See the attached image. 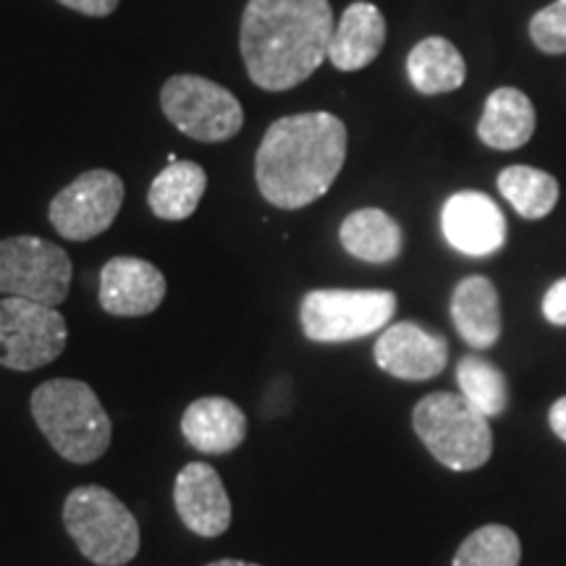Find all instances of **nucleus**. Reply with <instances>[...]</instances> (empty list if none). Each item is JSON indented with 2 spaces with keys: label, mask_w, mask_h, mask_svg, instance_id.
I'll return each mask as SVG.
<instances>
[{
  "label": "nucleus",
  "mask_w": 566,
  "mask_h": 566,
  "mask_svg": "<svg viewBox=\"0 0 566 566\" xmlns=\"http://www.w3.org/2000/svg\"><path fill=\"white\" fill-rule=\"evenodd\" d=\"M334 30L328 0H250L239 30L247 74L268 92L307 82L328 59Z\"/></svg>",
  "instance_id": "nucleus-1"
},
{
  "label": "nucleus",
  "mask_w": 566,
  "mask_h": 566,
  "mask_svg": "<svg viewBox=\"0 0 566 566\" xmlns=\"http://www.w3.org/2000/svg\"><path fill=\"white\" fill-rule=\"evenodd\" d=\"M346 126L334 113H296L271 124L254 155V181L273 208L300 210L334 187L346 160Z\"/></svg>",
  "instance_id": "nucleus-2"
},
{
  "label": "nucleus",
  "mask_w": 566,
  "mask_h": 566,
  "mask_svg": "<svg viewBox=\"0 0 566 566\" xmlns=\"http://www.w3.org/2000/svg\"><path fill=\"white\" fill-rule=\"evenodd\" d=\"M32 417L66 462L90 464L108 451L113 438L111 417L97 394L74 378H55L34 388Z\"/></svg>",
  "instance_id": "nucleus-3"
},
{
  "label": "nucleus",
  "mask_w": 566,
  "mask_h": 566,
  "mask_svg": "<svg viewBox=\"0 0 566 566\" xmlns=\"http://www.w3.org/2000/svg\"><path fill=\"white\" fill-rule=\"evenodd\" d=\"M412 424L424 449L454 472L478 470L493 454L491 422L462 394H428L415 407Z\"/></svg>",
  "instance_id": "nucleus-4"
},
{
  "label": "nucleus",
  "mask_w": 566,
  "mask_h": 566,
  "mask_svg": "<svg viewBox=\"0 0 566 566\" xmlns=\"http://www.w3.org/2000/svg\"><path fill=\"white\" fill-rule=\"evenodd\" d=\"M63 525L82 556L97 566H124L139 554L137 516L108 488H74L63 504Z\"/></svg>",
  "instance_id": "nucleus-5"
},
{
  "label": "nucleus",
  "mask_w": 566,
  "mask_h": 566,
  "mask_svg": "<svg viewBox=\"0 0 566 566\" xmlns=\"http://www.w3.org/2000/svg\"><path fill=\"white\" fill-rule=\"evenodd\" d=\"M396 315V294L386 289H315L304 294L300 323L317 344H342L384 331Z\"/></svg>",
  "instance_id": "nucleus-6"
},
{
  "label": "nucleus",
  "mask_w": 566,
  "mask_h": 566,
  "mask_svg": "<svg viewBox=\"0 0 566 566\" xmlns=\"http://www.w3.org/2000/svg\"><path fill=\"white\" fill-rule=\"evenodd\" d=\"M160 108L181 134L208 145L233 139L244 126L237 95L195 74H176L163 84Z\"/></svg>",
  "instance_id": "nucleus-7"
},
{
  "label": "nucleus",
  "mask_w": 566,
  "mask_h": 566,
  "mask_svg": "<svg viewBox=\"0 0 566 566\" xmlns=\"http://www.w3.org/2000/svg\"><path fill=\"white\" fill-rule=\"evenodd\" d=\"M69 342V325L59 307L21 296L0 300V365L30 373L59 359Z\"/></svg>",
  "instance_id": "nucleus-8"
},
{
  "label": "nucleus",
  "mask_w": 566,
  "mask_h": 566,
  "mask_svg": "<svg viewBox=\"0 0 566 566\" xmlns=\"http://www.w3.org/2000/svg\"><path fill=\"white\" fill-rule=\"evenodd\" d=\"M71 258L40 237H11L0 242V294L59 307L71 292Z\"/></svg>",
  "instance_id": "nucleus-9"
},
{
  "label": "nucleus",
  "mask_w": 566,
  "mask_h": 566,
  "mask_svg": "<svg viewBox=\"0 0 566 566\" xmlns=\"http://www.w3.org/2000/svg\"><path fill=\"white\" fill-rule=\"evenodd\" d=\"M124 205V181L118 174L95 168L63 187L51 202L53 229L69 242H90L113 226Z\"/></svg>",
  "instance_id": "nucleus-10"
},
{
  "label": "nucleus",
  "mask_w": 566,
  "mask_h": 566,
  "mask_svg": "<svg viewBox=\"0 0 566 566\" xmlns=\"http://www.w3.org/2000/svg\"><path fill=\"white\" fill-rule=\"evenodd\" d=\"M375 363L401 380H430L446 370L449 342L417 323H394L375 342Z\"/></svg>",
  "instance_id": "nucleus-11"
},
{
  "label": "nucleus",
  "mask_w": 566,
  "mask_h": 566,
  "mask_svg": "<svg viewBox=\"0 0 566 566\" xmlns=\"http://www.w3.org/2000/svg\"><path fill=\"white\" fill-rule=\"evenodd\" d=\"M446 242L470 258H488L506 242V218L483 192H457L441 210Z\"/></svg>",
  "instance_id": "nucleus-12"
},
{
  "label": "nucleus",
  "mask_w": 566,
  "mask_h": 566,
  "mask_svg": "<svg viewBox=\"0 0 566 566\" xmlns=\"http://www.w3.org/2000/svg\"><path fill=\"white\" fill-rule=\"evenodd\" d=\"M166 289V275L147 260L113 258L101 271V307L116 317L153 315Z\"/></svg>",
  "instance_id": "nucleus-13"
},
{
  "label": "nucleus",
  "mask_w": 566,
  "mask_h": 566,
  "mask_svg": "<svg viewBox=\"0 0 566 566\" xmlns=\"http://www.w3.org/2000/svg\"><path fill=\"white\" fill-rule=\"evenodd\" d=\"M174 504L181 522L200 537H218L231 525V501L216 467L192 462L176 475Z\"/></svg>",
  "instance_id": "nucleus-14"
},
{
  "label": "nucleus",
  "mask_w": 566,
  "mask_h": 566,
  "mask_svg": "<svg viewBox=\"0 0 566 566\" xmlns=\"http://www.w3.org/2000/svg\"><path fill=\"white\" fill-rule=\"evenodd\" d=\"M181 433L200 454H229L247 438V417L223 396H202L181 417Z\"/></svg>",
  "instance_id": "nucleus-15"
},
{
  "label": "nucleus",
  "mask_w": 566,
  "mask_h": 566,
  "mask_svg": "<svg viewBox=\"0 0 566 566\" xmlns=\"http://www.w3.org/2000/svg\"><path fill=\"white\" fill-rule=\"evenodd\" d=\"M386 45V19L378 6L357 0L336 21L328 61L338 71H359L378 59Z\"/></svg>",
  "instance_id": "nucleus-16"
},
{
  "label": "nucleus",
  "mask_w": 566,
  "mask_h": 566,
  "mask_svg": "<svg viewBox=\"0 0 566 566\" xmlns=\"http://www.w3.org/2000/svg\"><path fill=\"white\" fill-rule=\"evenodd\" d=\"M451 317L472 349H491L501 336V304L493 283L485 275H470L459 283L451 296Z\"/></svg>",
  "instance_id": "nucleus-17"
},
{
  "label": "nucleus",
  "mask_w": 566,
  "mask_h": 566,
  "mask_svg": "<svg viewBox=\"0 0 566 566\" xmlns=\"http://www.w3.org/2000/svg\"><path fill=\"white\" fill-rule=\"evenodd\" d=\"M535 134V108L522 90L499 87L485 101L478 137L493 150H516Z\"/></svg>",
  "instance_id": "nucleus-18"
},
{
  "label": "nucleus",
  "mask_w": 566,
  "mask_h": 566,
  "mask_svg": "<svg viewBox=\"0 0 566 566\" xmlns=\"http://www.w3.org/2000/svg\"><path fill=\"white\" fill-rule=\"evenodd\" d=\"M338 239L352 258L373 265L394 263L405 247L401 226L380 208H363L346 216Z\"/></svg>",
  "instance_id": "nucleus-19"
},
{
  "label": "nucleus",
  "mask_w": 566,
  "mask_h": 566,
  "mask_svg": "<svg viewBox=\"0 0 566 566\" xmlns=\"http://www.w3.org/2000/svg\"><path fill=\"white\" fill-rule=\"evenodd\" d=\"M205 189H208V174L200 163L176 160L153 179L147 205L163 221H187L202 202Z\"/></svg>",
  "instance_id": "nucleus-20"
},
{
  "label": "nucleus",
  "mask_w": 566,
  "mask_h": 566,
  "mask_svg": "<svg viewBox=\"0 0 566 566\" xmlns=\"http://www.w3.org/2000/svg\"><path fill=\"white\" fill-rule=\"evenodd\" d=\"M409 82L422 95H446L454 92L467 80L462 53L446 38H428L417 42L407 59Z\"/></svg>",
  "instance_id": "nucleus-21"
},
{
  "label": "nucleus",
  "mask_w": 566,
  "mask_h": 566,
  "mask_svg": "<svg viewBox=\"0 0 566 566\" xmlns=\"http://www.w3.org/2000/svg\"><path fill=\"white\" fill-rule=\"evenodd\" d=\"M499 189L504 200L530 221L546 218L558 202V181L533 166L504 168L499 176Z\"/></svg>",
  "instance_id": "nucleus-22"
},
{
  "label": "nucleus",
  "mask_w": 566,
  "mask_h": 566,
  "mask_svg": "<svg viewBox=\"0 0 566 566\" xmlns=\"http://www.w3.org/2000/svg\"><path fill=\"white\" fill-rule=\"evenodd\" d=\"M459 391L472 407H478L485 417H499L506 412L509 388L499 367H493L483 357H464L457 367Z\"/></svg>",
  "instance_id": "nucleus-23"
},
{
  "label": "nucleus",
  "mask_w": 566,
  "mask_h": 566,
  "mask_svg": "<svg viewBox=\"0 0 566 566\" xmlns=\"http://www.w3.org/2000/svg\"><path fill=\"white\" fill-rule=\"evenodd\" d=\"M522 546L514 530L485 525L459 546L454 566H520Z\"/></svg>",
  "instance_id": "nucleus-24"
},
{
  "label": "nucleus",
  "mask_w": 566,
  "mask_h": 566,
  "mask_svg": "<svg viewBox=\"0 0 566 566\" xmlns=\"http://www.w3.org/2000/svg\"><path fill=\"white\" fill-rule=\"evenodd\" d=\"M530 38L543 53H566V0H554L530 21Z\"/></svg>",
  "instance_id": "nucleus-25"
},
{
  "label": "nucleus",
  "mask_w": 566,
  "mask_h": 566,
  "mask_svg": "<svg viewBox=\"0 0 566 566\" xmlns=\"http://www.w3.org/2000/svg\"><path fill=\"white\" fill-rule=\"evenodd\" d=\"M543 315L548 323L566 325V279L556 281L543 296Z\"/></svg>",
  "instance_id": "nucleus-26"
},
{
  "label": "nucleus",
  "mask_w": 566,
  "mask_h": 566,
  "mask_svg": "<svg viewBox=\"0 0 566 566\" xmlns=\"http://www.w3.org/2000/svg\"><path fill=\"white\" fill-rule=\"evenodd\" d=\"M59 3L76 13H84V17L103 19V17H111V13L118 9L122 0H59Z\"/></svg>",
  "instance_id": "nucleus-27"
},
{
  "label": "nucleus",
  "mask_w": 566,
  "mask_h": 566,
  "mask_svg": "<svg viewBox=\"0 0 566 566\" xmlns=\"http://www.w3.org/2000/svg\"><path fill=\"white\" fill-rule=\"evenodd\" d=\"M548 422H551V430H554V433L562 438V441H566V396L556 399V405L551 407Z\"/></svg>",
  "instance_id": "nucleus-28"
},
{
  "label": "nucleus",
  "mask_w": 566,
  "mask_h": 566,
  "mask_svg": "<svg viewBox=\"0 0 566 566\" xmlns=\"http://www.w3.org/2000/svg\"><path fill=\"white\" fill-rule=\"evenodd\" d=\"M208 566H260V564H252V562H239V558H221V562H212Z\"/></svg>",
  "instance_id": "nucleus-29"
}]
</instances>
